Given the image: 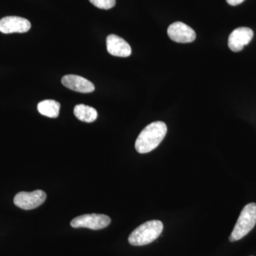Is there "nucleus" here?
Here are the masks:
<instances>
[{
	"mask_svg": "<svg viewBox=\"0 0 256 256\" xmlns=\"http://www.w3.org/2000/svg\"><path fill=\"white\" fill-rule=\"evenodd\" d=\"M254 32L248 28H236L230 34L228 38V46L234 52H240L246 45L252 42Z\"/></svg>",
	"mask_w": 256,
	"mask_h": 256,
	"instance_id": "6e6552de",
	"label": "nucleus"
},
{
	"mask_svg": "<svg viewBox=\"0 0 256 256\" xmlns=\"http://www.w3.org/2000/svg\"><path fill=\"white\" fill-rule=\"evenodd\" d=\"M60 104L57 101L45 100L38 104L37 110L42 116L50 118H56L60 114Z\"/></svg>",
	"mask_w": 256,
	"mask_h": 256,
	"instance_id": "9b49d317",
	"label": "nucleus"
},
{
	"mask_svg": "<svg viewBox=\"0 0 256 256\" xmlns=\"http://www.w3.org/2000/svg\"><path fill=\"white\" fill-rule=\"evenodd\" d=\"M30 28V22L20 16H5L0 20V32L3 34L25 33Z\"/></svg>",
	"mask_w": 256,
	"mask_h": 256,
	"instance_id": "0eeeda50",
	"label": "nucleus"
},
{
	"mask_svg": "<svg viewBox=\"0 0 256 256\" xmlns=\"http://www.w3.org/2000/svg\"><path fill=\"white\" fill-rule=\"evenodd\" d=\"M62 84L70 90L82 94H88L95 90L92 82L86 78L77 75H66L62 79Z\"/></svg>",
	"mask_w": 256,
	"mask_h": 256,
	"instance_id": "1a4fd4ad",
	"label": "nucleus"
},
{
	"mask_svg": "<svg viewBox=\"0 0 256 256\" xmlns=\"http://www.w3.org/2000/svg\"><path fill=\"white\" fill-rule=\"evenodd\" d=\"M256 224V204H248L242 208L229 240L235 242L240 240L254 228Z\"/></svg>",
	"mask_w": 256,
	"mask_h": 256,
	"instance_id": "7ed1b4c3",
	"label": "nucleus"
},
{
	"mask_svg": "<svg viewBox=\"0 0 256 256\" xmlns=\"http://www.w3.org/2000/svg\"><path fill=\"white\" fill-rule=\"evenodd\" d=\"M168 127L164 122L156 121L146 126L141 131L136 141V150L140 154H146L156 149L164 139Z\"/></svg>",
	"mask_w": 256,
	"mask_h": 256,
	"instance_id": "f257e3e1",
	"label": "nucleus"
},
{
	"mask_svg": "<svg viewBox=\"0 0 256 256\" xmlns=\"http://www.w3.org/2000/svg\"><path fill=\"white\" fill-rule=\"evenodd\" d=\"M107 50L114 56L128 57L132 54V50L126 40L116 34H110L106 38Z\"/></svg>",
	"mask_w": 256,
	"mask_h": 256,
	"instance_id": "9d476101",
	"label": "nucleus"
},
{
	"mask_svg": "<svg viewBox=\"0 0 256 256\" xmlns=\"http://www.w3.org/2000/svg\"><path fill=\"white\" fill-rule=\"evenodd\" d=\"M168 34L172 41L178 43H191L196 38V33L193 28L181 22H176L170 25Z\"/></svg>",
	"mask_w": 256,
	"mask_h": 256,
	"instance_id": "423d86ee",
	"label": "nucleus"
},
{
	"mask_svg": "<svg viewBox=\"0 0 256 256\" xmlns=\"http://www.w3.org/2000/svg\"><path fill=\"white\" fill-rule=\"evenodd\" d=\"M46 198V194L42 190L32 192H21L15 195L14 203L18 208L31 210L41 206Z\"/></svg>",
	"mask_w": 256,
	"mask_h": 256,
	"instance_id": "39448f33",
	"label": "nucleus"
},
{
	"mask_svg": "<svg viewBox=\"0 0 256 256\" xmlns=\"http://www.w3.org/2000/svg\"><path fill=\"white\" fill-rule=\"evenodd\" d=\"M74 114L79 120L85 122H92L97 119L98 112L90 106L79 104L75 106Z\"/></svg>",
	"mask_w": 256,
	"mask_h": 256,
	"instance_id": "f8f14e48",
	"label": "nucleus"
},
{
	"mask_svg": "<svg viewBox=\"0 0 256 256\" xmlns=\"http://www.w3.org/2000/svg\"><path fill=\"white\" fill-rule=\"evenodd\" d=\"M96 8L102 10H110L116 5V0H89Z\"/></svg>",
	"mask_w": 256,
	"mask_h": 256,
	"instance_id": "ddd939ff",
	"label": "nucleus"
},
{
	"mask_svg": "<svg viewBox=\"0 0 256 256\" xmlns=\"http://www.w3.org/2000/svg\"><path fill=\"white\" fill-rule=\"evenodd\" d=\"M110 217L98 214H89L76 217L70 222L73 228H87L92 230H100L110 225Z\"/></svg>",
	"mask_w": 256,
	"mask_h": 256,
	"instance_id": "20e7f679",
	"label": "nucleus"
},
{
	"mask_svg": "<svg viewBox=\"0 0 256 256\" xmlns=\"http://www.w3.org/2000/svg\"><path fill=\"white\" fill-rule=\"evenodd\" d=\"M244 1L245 0H226L227 3L232 6H236V5L242 4Z\"/></svg>",
	"mask_w": 256,
	"mask_h": 256,
	"instance_id": "4468645a",
	"label": "nucleus"
},
{
	"mask_svg": "<svg viewBox=\"0 0 256 256\" xmlns=\"http://www.w3.org/2000/svg\"><path fill=\"white\" fill-rule=\"evenodd\" d=\"M163 228L164 226L160 220H149L134 229L128 237V242L134 246L148 245L159 238Z\"/></svg>",
	"mask_w": 256,
	"mask_h": 256,
	"instance_id": "f03ea898",
	"label": "nucleus"
}]
</instances>
